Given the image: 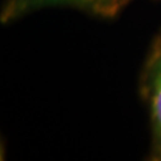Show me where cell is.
<instances>
[{
    "mask_svg": "<svg viewBox=\"0 0 161 161\" xmlns=\"http://www.w3.org/2000/svg\"><path fill=\"white\" fill-rule=\"evenodd\" d=\"M138 93L149 118L150 142L147 160L161 161V29L150 42L141 68Z\"/></svg>",
    "mask_w": 161,
    "mask_h": 161,
    "instance_id": "1",
    "label": "cell"
},
{
    "mask_svg": "<svg viewBox=\"0 0 161 161\" xmlns=\"http://www.w3.org/2000/svg\"><path fill=\"white\" fill-rule=\"evenodd\" d=\"M135 0H5L0 11L1 24L17 22L31 13L53 7L73 8L88 16L114 19Z\"/></svg>",
    "mask_w": 161,
    "mask_h": 161,
    "instance_id": "2",
    "label": "cell"
},
{
    "mask_svg": "<svg viewBox=\"0 0 161 161\" xmlns=\"http://www.w3.org/2000/svg\"><path fill=\"white\" fill-rule=\"evenodd\" d=\"M156 1H161V0H156Z\"/></svg>",
    "mask_w": 161,
    "mask_h": 161,
    "instance_id": "3",
    "label": "cell"
}]
</instances>
